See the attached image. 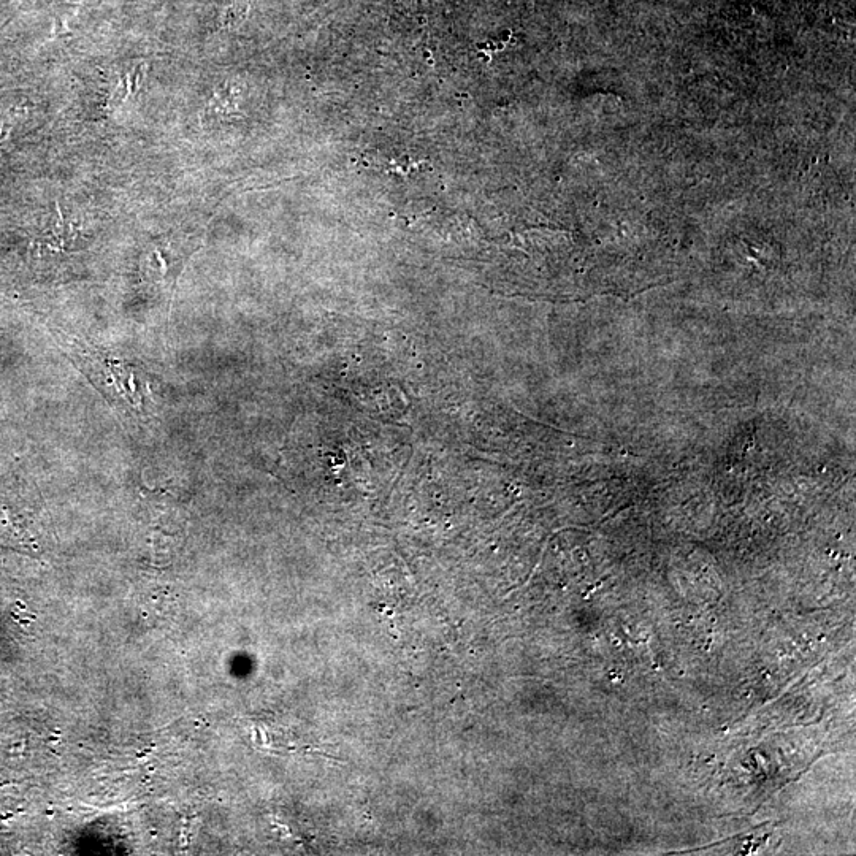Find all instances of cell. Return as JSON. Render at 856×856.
Segmentation results:
<instances>
[{
	"label": "cell",
	"instance_id": "obj_2",
	"mask_svg": "<svg viewBox=\"0 0 856 856\" xmlns=\"http://www.w3.org/2000/svg\"><path fill=\"white\" fill-rule=\"evenodd\" d=\"M127 97H129V92H127L126 81H124V83H119L118 88L113 92V96L108 100V110H118L126 102Z\"/></svg>",
	"mask_w": 856,
	"mask_h": 856
},
{
	"label": "cell",
	"instance_id": "obj_1",
	"mask_svg": "<svg viewBox=\"0 0 856 856\" xmlns=\"http://www.w3.org/2000/svg\"><path fill=\"white\" fill-rule=\"evenodd\" d=\"M146 73H148V64H142L127 75L126 85L129 96L140 91L143 83H145Z\"/></svg>",
	"mask_w": 856,
	"mask_h": 856
}]
</instances>
